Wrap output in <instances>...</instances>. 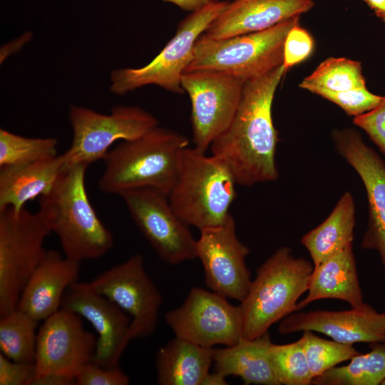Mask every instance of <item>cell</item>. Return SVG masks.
<instances>
[{
  "label": "cell",
  "mask_w": 385,
  "mask_h": 385,
  "mask_svg": "<svg viewBox=\"0 0 385 385\" xmlns=\"http://www.w3.org/2000/svg\"><path fill=\"white\" fill-rule=\"evenodd\" d=\"M300 339L313 378L359 354L351 344L322 339L312 331L303 332Z\"/></svg>",
  "instance_id": "31"
},
{
  "label": "cell",
  "mask_w": 385,
  "mask_h": 385,
  "mask_svg": "<svg viewBox=\"0 0 385 385\" xmlns=\"http://www.w3.org/2000/svg\"><path fill=\"white\" fill-rule=\"evenodd\" d=\"M332 138L337 152L356 171L366 192L369 217L361 247L379 253L385 272V163L354 129L335 130Z\"/></svg>",
  "instance_id": "16"
},
{
  "label": "cell",
  "mask_w": 385,
  "mask_h": 385,
  "mask_svg": "<svg viewBox=\"0 0 385 385\" xmlns=\"http://www.w3.org/2000/svg\"><path fill=\"white\" fill-rule=\"evenodd\" d=\"M354 226V200L350 192H345L327 219L301 239L314 267L352 243Z\"/></svg>",
  "instance_id": "25"
},
{
  "label": "cell",
  "mask_w": 385,
  "mask_h": 385,
  "mask_svg": "<svg viewBox=\"0 0 385 385\" xmlns=\"http://www.w3.org/2000/svg\"><path fill=\"white\" fill-rule=\"evenodd\" d=\"M200 232L197 258L202 265L207 287L241 302L252 280L245 262L250 249L238 239L233 216L230 213L222 225Z\"/></svg>",
  "instance_id": "14"
},
{
  "label": "cell",
  "mask_w": 385,
  "mask_h": 385,
  "mask_svg": "<svg viewBox=\"0 0 385 385\" xmlns=\"http://www.w3.org/2000/svg\"><path fill=\"white\" fill-rule=\"evenodd\" d=\"M280 334L312 331L346 344H385V313L367 304L345 311L317 310L292 313L281 320Z\"/></svg>",
  "instance_id": "18"
},
{
  "label": "cell",
  "mask_w": 385,
  "mask_h": 385,
  "mask_svg": "<svg viewBox=\"0 0 385 385\" xmlns=\"http://www.w3.org/2000/svg\"><path fill=\"white\" fill-rule=\"evenodd\" d=\"M353 123L366 132L385 155V96L375 108L354 117Z\"/></svg>",
  "instance_id": "35"
},
{
  "label": "cell",
  "mask_w": 385,
  "mask_h": 385,
  "mask_svg": "<svg viewBox=\"0 0 385 385\" xmlns=\"http://www.w3.org/2000/svg\"><path fill=\"white\" fill-rule=\"evenodd\" d=\"M371 350L359 353L345 366H334L312 379L317 385H379L385 379V344L372 343Z\"/></svg>",
  "instance_id": "26"
},
{
  "label": "cell",
  "mask_w": 385,
  "mask_h": 385,
  "mask_svg": "<svg viewBox=\"0 0 385 385\" xmlns=\"http://www.w3.org/2000/svg\"><path fill=\"white\" fill-rule=\"evenodd\" d=\"M76 384V379L59 374H47L36 376L31 385H73Z\"/></svg>",
  "instance_id": "37"
},
{
  "label": "cell",
  "mask_w": 385,
  "mask_h": 385,
  "mask_svg": "<svg viewBox=\"0 0 385 385\" xmlns=\"http://www.w3.org/2000/svg\"><path fill=\"white\" fill-rule=\"evenodd\" d=\"M299 86L317 93L342 92L366 86L361 63L346 58H328L305 77Z\"/></svg>",
  "instance_id": "28"
},
{
  "label": "cell",
  "mask_w": 385,
  "mask_h": 385,
  "mask_svg": "<svg viewBox=\"0 0 385 385\" xmlns=\"http://www.w3.org/2000/svg\"><path fill=\"white\" fill-rule=\"evenodd\" d=\"M40 214L0 210V317L17 308L28 280L43 259L51 234Z\"/></svg>",
  "instance_id": "8"
},
{
  "label": "cell",
  "mask_w": 385,
  "mask_h": 385,
  "mask_svg": "<svg viewBox=\"0 0 385 385\" xmlns=\"http://www.w3.org/2000/svg\"><path fill=\"white\" fill-rule=\"evenodd\" d=\"M212 291L192 287L183 304L165 314V321L175 337L200 346H230L242 337L240 305Z\"/></svg>",
  "instance_id": "12"
},
{
  "label": "cell",
  "mask_w": 385,
  "mask_h": 385,
  "mask_svg": "<svg viewBox=\"0 0 385 385\" xmlns=\"http://www.w3.org/2000/svg\"><path fill=\"white\" fill-rule=\"evenodd\" d=\"M36 376L34 363L15 361L0 354V385H31Z\"/></svg>",
  "instance_id": "36"
},
{
  "label": "cell",
  "mask_w": 385,
  "mask_h": 385,
  "mask_svg": "<svg viewBox=\"0 0 385 385\" xmlns=\"http://www.w3.org/2000/svg\"><path fill=\"white\" fill-rule=\"evenodd\" d=\"M269 354L280 385L312 384L313 377L300 339L286 344L272 342Z\"/></svg>",
  "instance_id": "30"
},
{
  "label": "cell",
  "mask_w": 385,
  "mask_h": 385,
  "mask_svg": "<svg viewBox=\"0 0 385 385\" xmlns=\"http://www.w3.org/2000/svg\"><path fill=\"white\" fill-rule=\"evenodd\" d=\"M61 307L86 319L98 334L91 362L106 368L118 367L131 337V319L107 297L76 282L65 292Z\"/></svg>",
  "instance_id": "17"
},
{
  "label": "cell",
  "mask_w": 385,
  "mask_h": 385,
  "mask_svg": "<svg viewBox=\"0 0 385 385\" xmlns=\"http://www.w3.org/2000/svg\"><path fill=\"white\" fill-rule=\"evenodd\" d=\"M213 351L175 337L157 351V384L202 385L213 362Z\"/></svg>",
  "instance_id": "24"
},
{
  "label": "cell",
  "mask_w": 385,
  "mask_h": 385,
  "mask_svg": "<svg viewBox=\"0 0 385 385\" xmlns=\"http://www.w3.org/2000/svg\"><path fill=\"white\" fill-rule=\"evenodd\" d=\"M381 384H382V385H385V379H384V380L382 381Z\"/></svg>",
  "instance_id": "41"
},
{
  "label": "cell",
  "mask_w": 385,
  "mask_h": 385,
  "mask_svg": "<svg viewBox=\"0 0 385 385\" xmlns=\"http://www.w3.org/2000/svg\"><path fill=\"white\" fill-rule=\"evenodd\" d=\"M166 2L173 4L180 9L188 11H194L201 7L204 6L205 4L209 3L211 0H163Z\"/></svg>",
  "instance_id": "38"
},
{
  "label": "cell",
  "mask_w": 385,
  "mask_h": 385,
  "mask_svg": "<svg viewBox=\"0 0 385 385\" xmlns=\"http://www.w3.org/2000/svg\"><path fill=\"white\" fill-rule=\"evenodd\" d=\"M307 292L296 311L322 299H340L351 307L364 304L352 243L314 267Z\"/></svg>",
  "instance_id": "22"
},
{
  "label": "cell",
  "mask_w": 385,
  "mask_h": 385,
  "mask_svg": "<svg viewBox=\"0 0 385 385\" xmlns=\"http://www.w3.org/2000/svg\"><path fill=\"white\" fill-rule=\"evenodd\" d=\"M76 382L78 385H128L130 379L119 366L106 368L89 361L76 376Z\"/></svg>",
  "instance_id": "34"
},
{
  "label": "cell",
  "mask_w": 385,
  "mask_h": 385,
  "mask_svg": "<svg viewBox=\"0 0 385 385\" xmlns=\"http://www.w3.org/2000/svg\"><path fill=\"white\" fill-rule=\"evenodd\" d=\"M227 3L211 0L191 12L179 24L175 36L145 66L113 71L111 91L125 95L139 88L155 85L172 93H183L181 77L192 58L195 44Z\"/></svg>",
  "instance_id": "7"
},
{
  "label": "cell",
  "mask_w": 385,
  "mask_h": 385,
  "mask_svg": "<svg viewBox=\"0 0 385 385\" xmlns=\"http://www.w3.org/2000/svg\"><path fill=\"white\" fill-rule=\"evenodd\" d=\"M267 332L254 339L241 338L235 345L214 349L215 371L240 377L245 384L280 385L270 361Z\"/></svg>",
  "instance_id": "23"
},
{
  "label": "cell",
  "mask_w": 385,
  "mask_h": 385,
  "mask_svg": "<svg viewBox=\"0 0 385 385\" xmlns=\"http://www.w3.org/2000/svg\"><path fill=\"white\" fill-rule=\"evenodd\" d=\"M295 16L267 29L223 39L202 34L185 71L213 70L245 82L283 65L284 45L289 30L299 23Z\"/></svg>",
  "instance_id": "6"
},
{
  "label": "cell",
  "mask_w": 385,
  "mask_h": 385,
  "mask_svg": "<svg viewBox=\"0 0 385 385\" xmlns=\"http://www.w3.org/2000/svg\"><path fill=\"white\" fill-rule=\"evenodd\" d=\"M226 376L221 373L215 371L212 373L209 372L205 376L202 385H225Z\"/></svg>",
  "instance_id": "39"
},
{
  "label": "cell",
  "mask_w": 385,
  "mask_h": 385,
  "mask_svg": "<svg viewBox=\"0 0 385 385\" xmlns=\"http://www.w3.org/2000/svg\"><path fill=\"white\" fill-rule=\"evenodd\" d=\"M286 72L282 65L246 81L231 123L210 145L211 155L227 166L237 185L251 187L278 178L275 153L279 138L272 106Z\"/></svg>",
  "instance_id": "1"
},
{
  "label": "cell",
  "mask_w": 385,
  "mask_h": 385,
  "mask_svg": "<svg viewBox=\"0 0 385 385\" xmlns=\"http://www.w3.org/2000/svg\"><path fill=\"white\" fill-rule=\"evenodd\" d=\"M374 14L381 19L385 21V0H363Z\"/></svg>",
  "instance_id": "40"
},
{
  "label": "cell",
  "mask_w": 385,
  "mask_h": 385,
  "mask_svg": "<svg viewBox=\"0 0 385 385\" xmlns=\"http://www.w3.org/2000/svg\"><path fill=\"white\" fill-rule=\"evenodd\" d=\"M135 225L165 262L175 265L197 258V240L173 210L168 194L153 188L120 195Z\"/></svg>",
  "instance_id": "11"
},
{
  "label": "cell",
  "mask_w": 385,
  "mask_h": 385,
  "mask_svg": "<svg viewBox=\"0 0 385 385\" xmlns=\"http://www.w3.org/2000/svg\"><path fill=\"white\" fill-rule=\"evenodd\" d=\"M313 48L312 36L299 23L295 24L288 32L284 45L283 66L286 71L307 58Z\"/></svg>",
  "instance_id": "33"
},
{
  "label": "cell",
  "mask_w": 385,
  "mask_h": 385,
  "mask_svg": "<svg viewBox=\"0 0 385 385\" xmlns=\"http://www.w3.org/2000/svg\"><path fill=\"white\" fill-rule=\"evenodd\" d=\"M38 322L17 308L1 317V353L15 361L34 363Z\"/></svg>",
  "instance_id": "27"
},
{
  "label": "cell",
  "mask_w": 385,
  "mask_h": 385,
  "mask_svg": "<svg viewBox=\"0 0 385 385\" xmlns=\"http://www.w3.org/2000/svg\"><path fill=\"white\" fill-rule=\"evenodd\" d=\"M68 118L73 139L66 151V165L103 160L115 142L138 138L159 125L153 115L133 106H115L110 114L71 106Z\"/></svg>",
  "instance_id": "9"
},
{
  "label": "cell",
  "mask_w": 385,
  "mask_h": 385,
  "mask_svg": "<svg viewBox=\"0 0 385 385\" xmlns=\"http://www.w3.org/2000/svg\"><path fill=\"white\" fill-rule=\"evenodd\" d=\"M88 165H66L51 189L39 197L38 210L58 237L63 255L81 262L101 257L113 246L111 231L93 207L85 186Z\"/></svg>",
  "instance_id": "2"
},
{
  "label": "cell",
  "mask_w": 385,
  "mask_h": 385,
  "mask_svg": "<svg viewBox=\"0 0 385 385\" xmlns=\"http://www.w3.org/2000/svg\"><path fill=\"white\" fill-rule=\"evenodd\" d=\"M67 155L0 167V210L19 211L25 204L47 193L66 166Z\"/></svg>",
  "instance_id": "21"
},
{
  "label": "cell",
  "mask_w": 385,
  "mask_h": 385,
  "mask_svg": "<svg viewBox=\"0 0 385 385\" xmlns=\"http://www.w3.org/2000/svg\"><path fill=\"white\" fill-rule=\"evenodd\" d=\"M235 185L232 173L220 159L188 146L180 153L168 197L185 223L201 230L225 222L236 197Z\"/></svg>",
  "instance_id": "4"
},
{
  "label": "cell",
  "mask_w": 385,
  "mask_h": 385,
  "mask_svg": "<svg viewBox=\"0 0 385 385\" xmlns=\"http://www.w3.org/2000/svg\"><path fill=\"white\" fill-rule=\"evenodd\" d=\"M84 283L130 314L132 339L145 338L155 332L163 296L147 274L141 254L132 255Z\"/></svg>",
  "instance_id": "13"
},
{
  "label": "cell",
  "mask_w": 385,
  "mask_h": 385,
  "mask_svg": "<svg viewBox=\"0 0 385 385\" xmlns=\"http://www.w3.org/2000/svg\"><path fill=\"white\" fill-rule=\"evenodd\" d=\"M189 144L184 135L159 125L138 138L122 141L103 158L98 187L105 193L119 195L142 188L168 194L175 179L180 153Z\"/></svg>",
  "instance_id": "3"
},
{
  "label": "cell",
  "mask_w": 385,
  "mask_h": 385,
  "mask_svg": "<svg viewBox=\"0 0 385 385\" xmlns=\"http://www.w3.org/2000/svg\"><path fill=\"white\" fill-rule=\"evenodd\" d=\"M245 81L213 70L185 71L181 85L191 102L193 147L206 153L231 123L239 106Z\"/></svg>",
  "instance_id": "10"
},
{
  "label": "cell",
  "mask_w": 385,
  "mask_h": 385,
  "mask_svg": "<svg viewBox=\"0 0 385 385\" xmlns=\"http://www.w3.org/2000/svg\"><path fill=\"white\" fill-rule=\"evenodd\" d=\"M80 264L57 250H47L26 284L17 309L38 322L56 312L66 290L78 282Z\"/></svg>",
  "instance_id": "20"
},
{
  "label": "cell",
  "mask_w": 385,
  "mask_h": 385,
  "mask_svg": "<svg viewBox=\"0 0 385 385\" xmlns=\"http://www.w3.org/2000/svg\"><path fill=\"white\" fill-rule=\"evenodd\" d=\"M314 265L296 257L288 247L277 249L257 269L246 297L240 302L242 338L254 339L297 310L307 292Z\"/></svg>",
  "instance_id": "5"
},
{
  "label": "cell",
  "mask_w": 385,
  "mask_h": 385,
  "mask_svg": "<svg viewBox=\"0 0 385 385\" xmlns=\"http://www.w3.org/2000/svg\"><path fill=\"white\" fill-rule=\"evenodd\" d=\"M81 317L61 307L43 320L37 333L36 376L59 374L76 376L94 354L97 338L86 330Z\"/></svg>",
  "instance_id": "15"
},
{
  "label": "cell",
  "mask_w": 385,
  "mask_h": 385,
  "mask_svg": "<svg viewBox=\"0 0 385 385\" xmlns=\"http://www.w3.org/2000/svg\"><path fill=\"white\" fill-rule=\"evenodd\" d=\"M342 108L351 116H358L375 108L384 96L371 93L366 86L342 92L321 91L316 93Z\"/></svg>",
  "instance_id": "32"
},
{
  "label": "cell",
  "mask_w": 385,
  "mask_h": 385,
  "mask_svg": "<svg viewBox=\"0 0 385 385\" xmlns=\"http://www.w3.org/2000/svg\"><path fill=\"white\" fill-rule=\"evenodd\" d=\"M57 140L27 138L0 129V167L30 163L57 155Z\"/></svg>",
  "instance_id": "29"
},
{
  "label": "cell",
  "mask_w": 385,
  "mask_h": 385,
  "mask_svg": "<svg viewBox=\"0 0 385 385\" xmlns=\"http://www.w3.org/2000/svg\"><path fill=\"white\" fill-rule=\"evenodd\" d=\"M312 0H232L209 25L213 39L259 32L309 11Z\"/></svg>",
  "instance_id": "19"
}]
</instances>
